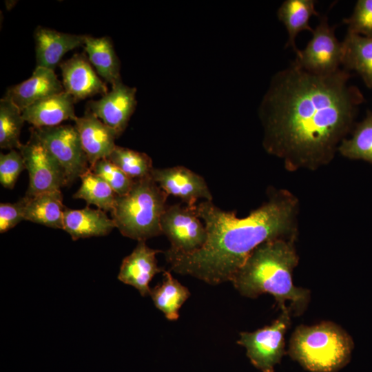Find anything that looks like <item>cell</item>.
<instances>
[{"instance_id":"obj_16","label":"cell","mask_w":372,"mask_h":372,"mask_svg":"<svg viewBox=\"0 0 372 372\" xmlns=\"http://www.w3.org/2000/svg\"><path fill=\"white\" fill-rule=\"evenodd\" d=\"M63 91V84L54 70L36 66L30 78L8 88L4 96L22 112L35 103Z\"/></svg>"},{"instance_id":"obj_29","label":"cell","mask_w":372,"mask_h":372,"mask_svg":"<svg viewBox=\"0 0 372 372\" xmlns=\"http://www.w3.org/2000/svg\"><path fill=\"white\" fill-rule=\"evenodd\" d=\"M90 169L102 178L118 196L126 194L134 182V180L126 175L107 158L97 161L90 167Z\"/></svg>"},{"instance_id":"obj_19","label":"cell","mask_w":372,"mask_h":372,"mask_svg":"<svg viewBox=\"0 0 372 372\" xmlns=\"http://www.w3.org/2000/svg\"><path fill=\"white\" fill-rule=\"evenodd\" d=\"M114 228L116 226L113 220L100 209L86 207L81 209H65L63 229L74 240L105 236Z\"/></svg>"},{"instance_id":"obj_25","label":"cell","mask_w":372,"mask_h":372,"mask_svg":"<svg viewBox=\"0 0 372 372\" xmlns=\"http://www.w3.org/2000/svg\"><path fill=\"white\" fill-rule=\"evenodd\" d=\"M351 133V138L341 142L338 152L347 158L372 164V111L355 125Z\"/></svg>"},{"instance_id":"obj_23","label":"cell","mask_w":372,"mask_h":372,"mask_svg":"<svg viewBox=\"0 0 372 372\" xmlns=\"http://www.w3.org/2000/svg\"><path fill=\"white\" fill-rule=\"evenodd\" d=\"M315 6L314 0H285L278 10V18L288 33L286 47H291L296 54L299 51L296 45L297 35L304 30L311 32L309 20L311 17L319 15Z\"/></svg>"},{"instance_id":"obj_11","label":"cell","mask_w":372,"mask_h":372,"mask_svg":"<svg viewBox=\"0 0 372 372\" xmlns=\"http://www.w3.org/2000/svg\"><path fill=\"white\" fill-rule=\"evenodd\" d=\"M136 89L122 81L112 85V90L96 101H90L87 110L106 125L113 129L118 136L125 130L136 106Z\"/></svg>"},{"instance_id":"obj_3","label":"cell","mask_w":372,"mask_h":372,"mask_svg":"<svg viewBox=\"0 0 372 372\" xmlns=\"http://www.w3.org/2000/svg\"><path fill=\"white\" fill-rule=\"evenodd\" d=\"M294 238H276L258 245L232 278L235 289L251 298L269 293L281 311L288 308L285 303L289 302L291 310L302 313L309 302L310 292L293 282V271L298 263Z\"/></svg>"},{"instance_id":"obj_21","label":"cell","mask_w":372,"mask_h":372,"mask_svg":"<svg viewBox=\"0 0 372 372\" xmlns=\"http://www.w3.org/2000/svg\"><path fill=\"white\" fill-rule=\"evenodd\" d=\"M28 198L24 214L25 220L63 229L65 207L63 204L61 190L45 192Z\"/></svg>"},{"instance_id":"obj_18","label":"cell","mask_w":372,"mask_h":372,"mask_svg":"<svg viewBox=\"0 0 372 372\" xmlns=\"http://www.w3.org/2000/svg\"><path fill=\"white\" fill-rule=\"evenodd\" d=\"M74 99L65 91L42 99L22 111L25 121L33 127L40 128L59 125L68 119L77 117L74 110Z\"/></svg>"},{"instance_id":"obj_22","label":"cell","mask_w":372,"mask_h":372,"mask_svg":"<svg viewBox=\"0 0 372 372\" xmlns=\"http://www.w3.org/2000/svg\"><path fill=\"white\" fill-rule=\"evenodd\" d=\"M342 45L344 69L356 72L372 88V37L347 32Z\"/></svg>"},{"instance_id":"obj_4","label":"cell","mask_w":372,"mask_h":372,"mask_svg":"<svg viewBox=\"0 0 372 372\" xmlns=\"http://www.w3.org/2000/svg\"><path fill=\"white\" fill-rule=\"evenodd\" d=\"M354 343L341 327L330 321L300 325L290 338L288 353L311 372H336L350 361Z\"/></svg>"},{"instance_id":"obj_20","label":"cell","mask_w":372,"mask_h":372,"mask_svg":"<svg viewBox=\"0 0 372 372\" xmlns=\"http://www.w3.org/2000/svg\"><path fill=\"white\" fill-rule=\"evenodd\" d=\"M83 47L98 75L112 85L121 81L120 61L109 37L85 35Z\"/></svg>"},{"instance_id":"obj_7","label":"cell","mask_w":372,"mask_h":372,"mask_svg":"<svg viewBox=\"0 0 372 372\" xmlns=\"http://www.w3.org/2000/svg\"><path fill=\"white\" fill-rule=\"evenodd\" d=\"M31 132L61 164L66 175L68 185L90 169L88 159L74 126L59 125L40 128L32 127Z\"/></svg>"},{"instance_id":"obj_30","label":"cell","mask_w":372,"mask_h":372,"mask_svg":"<svg viewBox=\"0 0 372 372\" xmlns=\"http://www.w3.org/2000/svg\"><path fill=\"white\" fill-rule=\"evenodd\" d=\"M347 32L372 37V0H359L351 15L343 20Z\"/></svg>"},{"instance_id":"obj_27","label":"cell","mask_w":372,"mask_h":372,"mask_svg":"<svg viewBox=\"0 0 372 372\" xmlns=\"http://www.w3.org/2000/svg\"><path fill=\"white\" fill-rule=\"evenodd\" d=\"M25 121L22 112L10 99L3 96L0 100V147L6 149H19L20 134Z\"/></svg>"},{"instance_id":"obj_1","label":"cell","mask_w":372,"mask_h":372,"mask_svg":"<svg viewBox=\"0 0 372 372\" xmlns=\"http://www.w3.org/2000/svg\"><path fill=\"white\" fill-rule=\"evenodd\" d=\"M350 77L345 69L318 75L293 62L275 74L259 109L265 150L290 170L329 163L364 101Z\"/></svg>"},{"instance_id":"obj_13","label":"cell","mask_w":372,"mask_h":372,"mask_svg":"<svg viewBox=\"0 0 372 372\" xmlns=\"http://www.w3.org/2000/svg\"><path fill=\"white\" fill-rule=\"evenodd\" d=\"M64 91L75 101L96 94L107 93L108 88L92 67L83 54H75L60 63Z\"/></svg>"},{"instance_id":"obj_24","label":"cell","mask_w":372,"mask_h":372,"mask_svg":"<svg viewBox=\"0 0 372 372\" xmlns=\"http://www.w3.org/2000/svg\"><path fill=\"white\" fill-rule=\"evenodd\" d=\"M149 295L156 308L167 319L174 321L178 318V311L189 297L190 292L173 278L169 271H164L162 282L151 289Z\"/></svg>"},{"instance_id":"obj_8","label":"cell","mask_w":372,"mask_h":372,"mask_svg":"<svg viewBox=\"0 0 372 372\" xmlns=\"http://www.w3.org/2000/svg\"><path fill=\"white\" fill-rule=\"evenodd\" d=\"M335 25L330 26L326 16L320 18L312 30V37L293 61L299 68L315 74H332L342 63L343 45L335 34Z\"/></svg>"},{"instance_id":"obj_2","label":"cell","mask_w":372,"mask_h":372,"mask_svg":"<svg viewBox=\"0 0 372 372\" xmlns=\"http://www.w3.org/2000/svg\"><path fill=\"white\" fill-rule=\"evenodd\" d=\"M297 199L279 191L245 218L226 211L211 200L196 205L204 221L207 240L198 250L181 254L164 252L170 269L216 285L232 278L251 253L260 244L281 238H295Z\"/></svg>"},{"instance_id":"obj_15","label":"cell","mask_w":372,"mask_h":372,"mask_svg":"<svg viewBox=\"0 0 372 372\" xmlns=\"http://www.w3.org/2000/svg\"><path fill=\"white\" fill-rule=\"evenodd\" d=\"M74 121L90 167L107 158L116 147L115 140L118 137L116 132L87 110Z\"/></svg>"},{"instance_id":"obj_31","label":"cell","mask_w":372,"mask_h":372,"mask_svg":"<svg viewBox=\"0 0 372 372\" xmlns=\"http://www.w3.org/2000/svg\"><path fill=\"white\" fill-rule=\"evenodd\" d=\"M24 169V161L19 151L11 149L7 154H0V183L5 188L12 189Z\"/></svg>"},{"instance_id":"obj_28","label":"cell","mask_w":372,"mask_h":372,"mask_svg":"<svg viewBox=\"0 0 372 372\" xmlns=\"http://www.w3.org/2000/svg\"><path fill=\"white\" fill-rule=\"evenodd\" d=\"M107 158L133 180L150 176L154 169L147 154L121 146L116 145Z\"/></svg>"},{"instance_id":"obj_17","label":"cell","mask_w":372,"mask_h":372,"mask_svg":"<svg viewBox=\"0 0 372 372\" xmlns=\"http://www.w3.org/2000/svg\"><path fill=\"white\" fill-rule=\"evenodd\" d=\"M34 37L37 66L54 70L68 52L83 46L85 35L61 32L39 26Z\"/></svg>"},{"instance_id":"obj_5","label":"cell","mask_w":372,"mask_h":372,"mask_svg":"<svg viewBox=\"0 0 372 372\" xmlns=\"http://www.w3.org/2000/svg\"><path fill=\"white\" fill-rule=\"evenodd\" d=\"M167 197L152 176L134 180L126 194L116 196L111 211L116 228L138 241L162 234L161 220Z\"/></svg>"},{"instance_id":"obj_10","label":"cell","mask_w":372,"mask_h":372,"mask_svg":"<svg viewBox=\"0 0 372 372\" xmlns=\"http://www.w3.org/2000/svg\"><path fill=\"white\" fill-rule=\"evenodd\" d=\"M196 205L167 206L161 220L162 234L171 243L172 251L189 254L200 249L207 240V230L200 220Z\"/></svg>"},{"instance_id":"obj_26","label":"cell","mask_w":372,"mask_h":372,"mask_svg":"<svg viewBox=\"0 0 372 372\" xmlns=\"http://www.w3.org/2000/svg\"><path fill=\"white\" fill-rule=\"evenodd\" d=\"M80 178L81 185L73 197L83 199L88 205H96L104 211L111 212L118 196L112 188L90 169Z\"/></svg>"},{"instance_id":"obj_32","label":"cell","mask_w":372,"mask_h":372,"mask_svg":"<svg viewBox=\"0 0 372 372\" xmlns=\"http://www.w3.org/2000/svg\"><path fill=\"white\" fill-rule=\"evenodd\" d=\"M28 199V196H25L15 203L0 204V232L1 234L13 228L24 220Z\"/></svg>"},{"instance_id":"obj_14","label":"cell","mask_w":372,"mask_h":372,"mask_svg":"<svg viewBox=\"0 0 372 372\" xmlns=\"http://www.w3.org/2000/svg\"><path fill=\"white\" fill-rule=\"evenodd\" d=\"M159 252L149 248L145 241H138L133 251L123 260L118 280L138 289L142 296L149 295L150 281L156 273L165 271L157 264L156 255Z\"/></svg>"},{"instance_id":"obj_12","label":"cell","mask_w":372,"mask_h":372,"mask_svg":"<svg viewBox=\"0 0 372 372\" xmlns=\"http://www.w3.org/2000/svg\"><path fill=\"white\" fill-rule=\"evenodd\" d=\"M151 176L168 196L180 198L185 205L195 206L198 199L213 200L205 179L185 167L154 168Z\"/></svg>"},{"instance_id":"obj_9","label":"cell","mask_w":372,"mask_h":372,"mask_svg":"<svg viewBox=\"0 0 372 372\" xmlns=\"http://www.w3.org/2000/svg\"><path fill=\"white\" fill-rule=\"evenodd\" d=\"M29 174L25 196H34L45 192L60 190L68 185L65 171L43 143L31 132L25 144L18 149Z\"/></svg>"},{"instance_id":"obj_6","label":"cell","mask_w":372,"mask_h":372,"mask_svg":"<svg viewBox=\"0 0 372 372\" xmlns=\"http://www.w3.org/2000/svg\"><path fill=\"white\" fill-rule=\"evenodd\" d=\"M291 309L282 310L270 325L253 332H240L237 343L246 349L251 363L262 372H274L285 353V335L291 323Z\"/></svg>"}]
</instances>
